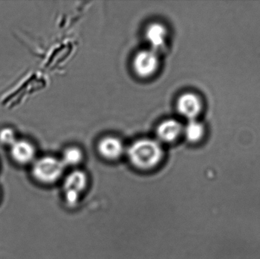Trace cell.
Listing matches in <instances>:
<instances>
[{"label":"cell","instance_id":"cell-4","mask_svg":"<svg viewBox=\"0 0 260 259\" xmlns=\"http://www.w3.org/2000/svg\"><path fill=\"white\" fill-rule=\"evenodd\" d=\"M133 69L142 79L151 77L158 69L159 59L157 52L148 49L138 52L133 59Z\"/></svg>","mask_w":260,"mask_h":259},{"label":"cell","instance_id":"cell-6","mask_svg":"<svg viewBox=\"0 0 260 259\" xmlns=\"http://www.w3.org/2000/svg\"><path fill=\"white\" fill-rule=\"evenodd\" d=\"M99 154L105 159L116 161L123 156L125 152L124 144L121 140L114 136L102 138L98 145Z\"/></svg>","mask_w":260,"mask_h":259},{"label":"cell","instance_id":"cell-12","mask_svg":"<svg viewBox=\"0 0 260 259\" xmlns=\"http://www.w3.org/2000/svg\"><path fill=\"white\" fill-rule=\"evenodd\" d=\"M17 140L15 131L11 128H4L0 131V142L2 144L11 147Z\"/></svg>","mask_w":260,"mask_h":259},{"label":"cell","instance_id":"cell-11","mask_svg":"<svg viewBox=\"0 0 260 259\" xmlns=\"http://www.w3.org/2000/svg\"><path fill=\"white\" fill-rule=\"evenodd\" d=\"M61 161L66 167H76L83 160V153L77 147H70L64 151Z\"/></svg>","mask_w":260,"mask_h":259},{"label":"cell","instance_id":"cell-10","mask_svg":"<svg viewBox=\"0 0 260 259\" xmlns=\"http://www.w3.org/2000/svg\"><path fill=\"white\" fill-rule=\"evenodd\" d=\"M204 132V126L197 120H189L183 129L185 138L192 143L200 141L203 138Z\"/></svg>","mask_w":260,"mask_h":259},{"label":"cell","instance_id":"cell-2","mask_svg":"<svg viewBox=\"0 0 260 259\" xmlns=\"http://www.w3.org/2000/svg\"><path fill=\"white\" fill-rule=\"evenodd\" d=\"M65 168L60 159L47 156L35 161L32 168V173L35 179L40 182L50 184L60 179Z\"/></svg>","mask_w":260,"mask_h":259},{"label":"cell","instance_id":"cell-3","mask_svg":"<svg viewBox=\"0 0 260 259\" xmlns=\"http://www.w3.org/2000/svg\"><path fill=\"white\" fill-rule=\"evenodd\" d=\"M88 186V176L82 170H75L66 176L63 182L65 199L69 206L75 207Z\"/></svg>","mask_w":260,"mask_h":259},{"label":"cell","instance_id":"cell-1","mask_svg":"<svg viewBox=\"0 0 260 259\" xmlns=\"http://www.w3.org/2000/svg\"><path fill=\"white\" fill-rule=\"evenodd\" d=\"M128 158L137 169L149 170L159 165L164 157V151L159 141L142 138L134 141L127 150Z\"/></svg>","mask_w":260,"mask_h":259},{"label":"cell","instance_id":"cell-9","mask_svg":"<svg viewBox=\"0 0 260 259\" xmlns=\"http://www.w3.org/2000/svg\"><path fill=\"white\" fill-rule=\"evenodd\" d=\"M36 150L35 146L27 140H17L11 146V155L18 164H27L35 159Z\"/></svg>","mask_w":260,"mask_h":259},{"label":"cell","instance_id":"cell-8","mask_svg":"<svg viewBox=\"0 0 260 259\" xmlns=\"http://www.w3.org/2000/svg\"><path fill=\"white\" fill-rule=\"evenodd\" d=\"M145 38L149 44L151 50L157 52L163 48L168 38V30L163 24L154 22L150 24L146 27Z\"/></svg>","mask_w":260,"mask_h":259},{"label":"cell","instance_id":"cell-7","mask_svg":"<svg viewBox=\"0 0 260 259\" xmlns=\"http://www.w3.org/2000/svg\"><path fill=\"white\" fill-rule=\"evenodd\" d=\"M183 126L174 119L164 120L156 129V135L159 141L172 143L177 141L183 134Z\"/></svg>","mask_w":260,"mask_h":259},{"label":"cell","instance_id":"cell-5","mask_svg":"<svg viewBox=\"0 0 260 259\" xmlns=\"http://www.w3.org/2000/svg\"><path fill=\"white\" fill-rule=\"evenodd\" d=\"M177 109L188 120H196L203 109V103L200 97L194 93H184L177 100Z\"/></svg>","mask_w":260,"mask_h":259}]
</instances>
